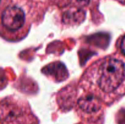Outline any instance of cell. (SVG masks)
Masks as SVG:
<instances>
[{
    "mask_svg": "<svg viewBox=\"0 0 125 124\" xmlns=\"http://www.w3.org/2000/svg\"><path fill=\"white\" fill-rule=\"evenodd\" d=\"M76 1L82 6H86L89 3L90 0H76Z\"/></svg>",
    "mask_w": 125,
    "mask_h": 124,
    "instance_id": "7",
    "label": "cell"
},
{
    "mask_svg": "<svg viewBox=\"0 0 125 124\" xmlns=\"http://www.w3.org/2000/svg\"><path fill=\"white\" fill-rule=\"evenodd\" d=\"M84 17H85V12L83 10L79 9H73L65 12L63 18L65 23H70V21H73V23H74L75 21H82Z\"/></svg>",
    "mask_w": 125,
    "mask_h": 124,
    "instance_id": "5",
    "label": "cell"
},
{
    "mask_svg": "<svg viewBox=\"0 0 125 124\" xmlns=\"http://www.w3.org/2000/svg\"><path fill=\"white\" fill-rule=\"evenodd\" d=\"M125 83V63L119 57L111 55L90 66L83 74L80 84L82 89L107 103L122 94Z\"/></svg>",
    "mask_w": 125,
    "mask_h": 124,
    "instance_id": "1",
    "label": "cell"
},
{
    "mask_svg": "<svg viewBox=\"0 0 125 124\" xmlns=\"http://www.w3.org/2000/svg\"><path fill=\"white\" fill-rule=\"evenodd\" d=\"M83 91L77 100L76 109L78 114L84 120L96 121L102 114L104 102L92 93Z\"/></svg>",
    "mask_w": 125,
    "mask_h": 124,
    "instance_id": "4",
    "label": "cell"
},
{
    "mask_svg": "<svg viewBox=\"0 0 125 124\" xmlns=\"http://www.w3.org/2000/svg\"><path fill=\"white\" fill-rule=\"evenodd\" d=\"M0 111L1 124H37V119L29 106L15 97L2 100Z\"/></svg>",
    "mask_w": 125,
    "mask_h": 124,
    "instance_id": "3",
    "label": "cell"
},
{
    "mask_svg": "<svg viewBox=\"0 0 125 124\" xmlns=\"http://www.w3.org/2000/svg\"><path fill=\"white\" fill-rule=\"evenodd\" d=\"M118 48L122 55L125 57V34L120 38V43H118Z\"/></svg>",
    "mask_w": 125,
    "mask_h": 124,
    "instance_id": "6",
    "label": "cell"
},
{
    "mask_svg": "<svg viewBox=\"0 0 125 124\" xmlns=\"http://www.w3.org/2000/svg\"><path fill=\"white\" fill-rule=\"evenodd\" d=\"M29 23L23 8L15 5L7 6L1 12V35L9 40L20 39L29 29Z\"/></svg>",
    "mask_w": 125,
    "mask_h": 124,
    "instance_id": "2",
    "label": "cell"
}]
</instances>
